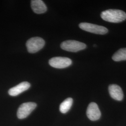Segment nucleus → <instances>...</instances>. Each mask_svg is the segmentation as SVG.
<instances>
[{"instance_id":"obj_1","label":"nucleus","mask_w":126,"mask_h":126,"mask_svg":"<svg viewBox=\"0 0 126 126\" xmlns=\"http://www.w3.org/2000/svg\"><path fill=\"white\" fill-rule=\"evenodd\" d=\"M100 16L104 21L108 22L118 23L126 19V13L119 9H109L101 12Z\"/></svg>"},{"instance_id":"obj_2","label":"nucleus","mask_w":126,"mask_h":126,"mask_svg":"<svg viewBox=\"0 0 126 126\" xmlns=\"http://www.w3.org/2000/svg\"><path fill=\"white\" fill-rule=\"evenodd\" d=\"M26 45L29 52L35 53L44 47L45 45V41L39 37H34L27 41Z\"/></svg>"},{"instance_id":"obj_3","label":"nucleus","mask_w":126,"mask_h":126,"mask_svg":"<svg viewBox=\"0 0 126 126\" xmlns=\"http://www.w3.org/2000/svg\"><path fill=\"white\" fill-rule=\"evenodd\" d=\"M86 47V45L84 43L72 40L65 41L61 44V48L63 50L74 52L84 50Z\"/></svg>"},{"instance_id":"obj_4","label":"nucleus","mask_w":126,"mask_h":126,"mask_svg":"<svg viewBox=\"0 0 126 126\" xmlns=\"http://www.w3.org/2000/svg\"><path fill=\"white\" fill-rule=\"evenodd\" d=\"M79 27L85 31L96 34L105 35L108 32V30L106 27L90 23H80Z\"/></svg>"},{"instance_id":"obj_5","label":"nucleus","mask_w":126,"mask_h":126,"mask_svg":"<svg viewBox=\"0 0 126 126\" xmlns=\"http://www.w3.org/2000/svg\"><path fill=\"white\" fill-rule=\"evenodd\" d=\"M36 107V104L34 102L22 104L18 108L17 116L19 119H24L29 116Z\"/></svg>"},{"instance_id":"obj_6","label":"nucleus","mask_w":126,"mask_h":126,"mask_svg":"<svg viewBox=\"0 0 126 126\" xmlns=\"http://www.w3.org/2000/svg\"><path fill=\"white\" fill-rule=\"evenodd\" d=\"M50 65L58 69H63L70 66L72 63L71 59L65 57H54L50 59L49 61Z\"/></svg>"},{"instance_id":"obj_7","label":"nucleus","mask_w":126,"mask_h":126,"mask_svg":"<svg viewBox=\"0 0 126 126\" xmlns=\"http://www.w3.org/2000/svg\"><path fill=\"white\" fill-rule=\"evenodd\" d=\"M86 115L90 120L95 121L101 116V113L98 105L94 102L89 104L86 111Z\"/></svg>"},{"instance_id":"obj_8","label":"nucleus","mask_w":126,"mask_h":126,"mask_svg":"<svg viewBox=\"0 0 126 126\" xmlns=\"http://www.w3.org/2000/svg\"><path fill=\"white\" fill-rule=\"evenodd\" d=\"M30 86L31 84L30 83L27 81H24L10 88L9 90L8 93L11 96H16L29 89Z\"/></svg>"},{"instance_id":"obj_9","label":"nucleus","mask_w":126,"mask_h":126,"mask_svg":"<svg viewBox=\"0 0 126 126\" xmlns=\"http://www.w3.org/2000/svg\"><path fill=\"white\" fill-rule=\"evenodd\" d=\"M108 91L110 96L113 99L121 101L123 98V93L121 87L115 84L109 86Z\"/></svg>"},{"instance_id":"obj_10","label":"nucleus","mask_w":126,"mask_h":126,"mask_svg":"<svg viewBox=\"0 0 126 126\" xmlns=\"http://www.w3.org/2000/svg\"><path fill=\"white\" fill-rule=\"evenodd\" d=\"M31 7L34 12L37 14L44 13L47 9L44 2L41 0H32Z\"/></svg>"},{"instance_id":"obj_11","label":"nucleus","mask_w":126,"mask_h":126,"mask_svg":"<svg viewBox=\"0 0 126 126\" xmlns=\"http://www.w3.org/2000/svg\"><path fill=\"white\" fill-rule=\"evenodd\" d=\"M73 103V99L71 98H68L65 99L62 103L60 104L59 110L63 113H65L71 108Z\"/></svg>"},{"instance_id":"obj_12","label":"nucleus","mask_w":126,"mask_h":126,"mask_svg":"<svg viewBox=\"0 0 126 126\" xmlns=\"http://www.w3.org/2000/svg\"><path fill=\"white\" fill-rule=\"evenodd\" d=\"M112 59L114 61H121L126 60V48H122L118 50L112 57Z\"/></svg>"}]
</instances>
